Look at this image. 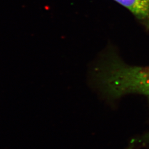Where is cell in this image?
<instances>
[{
    "label": "cell",
    "instance_id": "6da1fadb",
    "mask_svg": "<svg viewBox=\"0 0 149 149\" xmlns=\"http://www.w3.org/2000/svg\"><path fill=\"white\" fill-rule=\"evenodd\" d=\"M119 83L124 95L139 94L149 100V66L125 65L120 72Z\"/></svg>",
    "mask_w": 149,
    "mask_h": 149
},
{
    "label": "cell",
    "instance_id": "7a4b0ae2",
    "mask_svg": "<svg viewBox=\"0 0 149 149\" xmlns=\"http://www.w3.org/2000/svg\"><path fill=\"white\" fill-rule=\"evenodd\" d=\"M130 11L148 29H149V0H114Z\"/></svg>",
    "mask_w": 149,
    "mask_h": 149
}]
</instances>
